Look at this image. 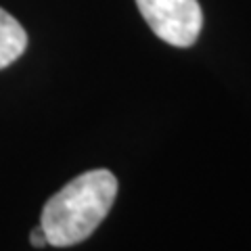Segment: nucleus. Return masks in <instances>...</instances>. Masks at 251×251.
I'll use <instances>...</instances> for the list:
<instances>
[{
    "label": "nucleus",
    "mask_w": 251,
    "mask_h": 251,
    "mask_svg": "<svg viewBox=\"0 0 251 251\" xmlns=\"http://www.w3.org/2000/svg\"><path fill=\"white\" fill-rule=\"evenodd\" d=\"M27 46V34L21 23L0 9V69L9 67L17 61Z\"/></svg>",
    "instance_id": "3"
},
{
    "label": "nucleus",
    "mask_w": 251,
    "mask_h": 251,
    "mask_svg": "<svg viewBox=\"0 0 251 251\" xmlns=\"http://www.w3.org/2000/svg\"><path fill=\"white\" fill-rule=\"evenodd\" d=\"M29 241H31V245H34V247H46V245H49V239H46L42 226H36V228L31 230Z\"/></svg>",
    "instance_id": "4"
},
{
    "label": "nucleus",
    "mask_w": 251,
    "mask_h": 251,
    "mask_svg": "<svg viewBox=\"0 0 251 251\" xmlns=\"http://www.w3.org/2000/svg\"><path fill=\"white\" fill-rule=\"evenodd\" d=\"M138 11L157 38L178 49L197 42L203 27L199 0H136Z\"/></svg>",
    "instance_id": "2"
},
{
    "label": "nucleus",
    "mask_w": 251,
    "mask_h": 251,
    "mask_svg": "<svg viewBox=\"0 0 251 251\" xmlns=\"http://www.w3.org/2000/svg\"><path fill=\"white\" fill-rule=\"evenodd\" d=\"M117 195V180L109 170H92L74 178L44 205L40 226L49 245L72 247L88 239L107 218Z\"/></svg>",
    "instance_id": "1"
}]
</instances>
